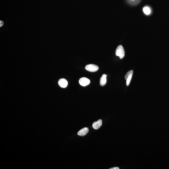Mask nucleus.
I'll use <instances>...</instances> for the list:
<instances>
[{
  "instance_id": "6",
  "label": "nucleus",
  "mask_w": 169,
  "mask_h": 169,
  "mask_svg": "<svg viewBox=\"0 0 169 169\" xmlns=\"http://www.w3.org/2000/svg\"><path fill=\"white\" fill-rule=\"evenodd\" d=\"M102 125V121L101 119L98 120L96 122H94L92 124V127L94 129L97 130L99 129Z\"/></svg>"
},
{
  "instance_id": "9",
  "label": "nucleus",
  "mask_w": 169,
  "mask_h": 169,
  "mask_svg": "<svg viewBox=\"0 0 169 169\" xmlns=\"http://www.w3.org/2000/svg\"><path fill=\"white\" fill-rule=\"evenodd\" d=\"M143 11L144 13L146 15H148L150 14V9L148 7H145L143 8Z\"/></svg>"
},
{
  "instance_id": "5",
  "label": "nucleus",
  "mask_w": 169,
  "mask_h": 169,
  "mask_svg": "<svg viewBox=\"0 0 169 169\" xmlns=\"http://www.w3.org/2000/svg\"><path fill=\"white\" fill-rule=\"evenodd\" d=\"M58 83L61 88H64L67 87L68 82L66 79L62 78L59 80Z\"/></svg>"
},
{
  "instance_id": "4",
  "label": "nucleus",
  "mask_w": 169,
  "mask_h": 169,
  "mask_svg": "<svg viewBox=\"0 0 169 169\" xmlns=\"http://www.w3.org/2000/svg\"><path fill=\"white\" fill-rule=\"evenodd\" d=\"M79 83L80 85L85 87L88 85L90 83V80L86 77H82L80 79Z\"/></svg>"
},
{
  "instance_id": "2",
  "label": "nucleus",
  "mask_w": 169,
  "mask_h": 169,
  "mask_svg": "<svg viewBox=\"0 0 169 169\" xmlns=\"http://www.w3.org/2000/svg\"><path fill=\"white\" fill-rule=\"evenodd\" d=\"M85 69L89 72H95L98 70L99 67L96 64H90L86 65Z\"/></svg>"
},
{
  "instance_id": "10",
  "label": "nucleus",
  "mask_w": 169,
  "mask_h": 169,
  "mask_svg": "<svg viewBox=\"0 0 169 169\" xmlns=\"http://www.w3.org/2000/svg\"><path fill=\"white\" fill-rule=\"evenodd\" d=\"M4 24V22H3V21H1V20H0V27H1Z\"/></svg>"
},
{
  "instance_id": "11",
  "label": "nucleus",
  "mask_w": 169,
  "mask_h": 169,
  "mask_svg": "<svg viewBox=\"0 0 169 169\" xmlns=\"http://www.w3.org/2000/svg\"><path fill=\"white\" fill-rule=\"evenodd\" d=\"M119 168L118 167H115L112 168L110 169H119Z\"/></svg>"
},
{
  "instance_id": "7",
  "label": "nucleus",
  "mask_w": 169,
  "mask_h": 169,
  "mask_svg": "<svg viewBox=\"0 0 169 169\" xmlns=\"http://www.w3.org/2000/svg\"><path fill=\"white\" fill-rule=\"evenodd\" d=\"M88 132H89V129L88 128H85L80 130L77 134L80 136H83L87 134Z\"/></svg>"
},
{
  "instance_id": "8",
  "label": "nucleus",
  "mask_w": 169,
  "mask_h": 169,
  "mask_svg": "<svg viewBox=\"0 0 169 169\" xmlns=\"http://www.w3.org/2000/svg\"><path fill=\"white\" fill-rule=\"evenodd\" d=\"M106 83V75L103 74L100 80V85L102 87L105 85Z\"/></svg>"
},
{
  "instance_id": "3",
  "label": "nucleus",
  "mask_w": 169,
  "mask_h": 169,
  "mask_svg": "<svg viewBox=\"0 0 169 169\" xmlns=\"http://www.w3.org/2000/svg\"><path fill=\"white\" fill-rule=\"evenodd\" d=\"M133 74V71L131 70L128 72L126 74L125 78L126 80V85L127 86H129L130 83L131 79H132V75Z\"/></svg>"
},
{
  "instance_id": "1",
  "label": "nucleus",
  "mask_w": 169,
  "mask_h": 169,
  "mask_svg": "<svg viewBox=\"0 0 169 169\" xmlns=\"http://www.w3.org/2000/svg\"><path fill=\"white\" fill-rule=\"evenodd\" d=\"M116 55L119 56L120 59H122L124 57L125 52L123 47L121 45H119L116 49Z\"/></svg>"
}]
</instances>
